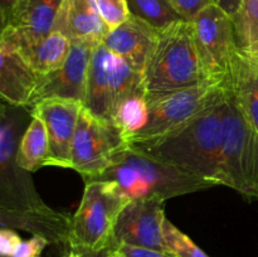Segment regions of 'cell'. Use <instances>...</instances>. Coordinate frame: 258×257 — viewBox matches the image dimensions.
<instances>
[{
  "label": "cell",
  "instance_id": "cell-1",
  "mask_svg": "<svg viewBox=\"0 0 258 257\" xmlns=\"http://www.w3.org/2000/svg\"><path fill=\"white\" fill-rule=\"evenodd\" d=\"M226 100L227 96L218 105L168 135L127 145L189 175L216 185H226L222 169V123Z\"/></svg>",
  "mask_w": 258,
  "mask_h": 257
},
{
  "label": "cell",
  "instance_id": "cell-2",
  "mask_svg": "<svg viewBox=\"0 0 258 257\" xmlns=\"http://www.w3.org/2000/svg\"><path fill=\"white\" fill-rule=\"evenodd\" d=\"M209 81L197 47L193 22L179 20L156 30L143 71L146 95L173 92Z\"/></svg>",
  "mask_w": 258,
  "mask_h": 257
},
{
  "label": "cell",
  "instance_id": "cell-3",
  "mask_svg": "<svg viewBox=\"0 0 258 257\" xmlns=\"http://www.w3.org/2000/svg\"><path fill=\"white\" fill-rule=\"evenodd\" d=\"M96 180L113 181L130 201H166L216 186L214 183L183 173L127 144L115 154L112 164Z\"/></svg>",
  "mask_w": 258,
  "mask_h": 257
},
{
  "label": "cell",
  "instance_id": "cell-4",
  "mask_svg": "<svg viewBox=\"0 0 258 257\" xmlns=\"http://www.w3.org/2000/svg\"><path fill=\"white\" fill-rule=\"evenodd\" d=\"M128 202L113 181H86L81 204L71 219L67 244L77 252L111 248L116 221Z\"/></svg>",
  "mask_w": 258,
  "mask_h": 257
},
{
  "label": "cell",
  "instance_id": "cell-5",
  "mask_svg": "<svg viewBox=\"0 0 258 257\" xmlns=\"http://www.w3.org/2000/svg\"><path fill=\"white\" fill-rule=\"evenodd\" d=\"M222 169L226 186L258 201V133L247 121L231 87L222 123Z\"/></svg>",
  "mask_w": 258,
  "mask_h": 257
},
{
  "label": "cell",
  "instance_id": "cell-6",
  "mask_svg": "<svg viewBox=\"0 0 258 257\" xmlns=\"http://www.w3.org/2000/svg\"><path fill=\"white\" fill-rule=\"evenodd\" d=\"M228 90L229 83L209 81L173 92L146 95L149 108L148 123L143 130L130 136L126 144L161 138L180 128L222 102Z\"/></svg>",
  "mask_w": 258,
  "mask_h": 257
},
{
  "label": "cell",
  "instance_id": "cell-7",
  "mask_svg": "<svg viewBox=\"0 0 258 257\" xmlns=\"http://www.w3.org/2000/svg\"><path fill=\"white\" fill-rule=\"evenodd\" d=\"M191 22L199 55L208 78L214 82L229 83L239 54L233 18L212 3Z\"/></svg>",
  "mask_w": 258,
  "mask_h": 257
},
{
  "label": "cell",
  "instance_id": "cell-8",
  "mask_svg": "<svg viewBox=\"0 0 258 257\" xmlns=\"http://www.w3.org/2000/svg\"><path fill=\"white\" fill-rule=\"evenodd\" d=\"M126 146L121 131L113 123L96 117L83 106L71 148V169L86 181L96 180L112 164L118 150Z\"/></svg>",
  "mask_w": 258,
  "mask_h": 257
},
{
  "label": "cell",
  "instance_id": "cell-9",
  "mask_svg": "<svg viewBox=\"0 0 258 257\" xmlns=\"http://www.w3.org/2000/svg\"><path fill=\"white\" fill-rule=\"evenodd\" d=\"M97 43L90 39L71 40V49L66 62L57 71L39 78L27 108H33L40 101L48 98H66L83 103L88 67Z\"/></svg>",
  "mask_w": 258,
  "mask_h": 257
},
{
  "label": "cell",
  "instance_id": "cell-10",
  "mask_svg": "<svg viewBox=\"0 0 258 257\" xmlns=\"http://www.w3.org/2000/svg\"><path fill=\"white\" fill-rule=\"evenodd\" d=\"M164 202L161 199H134L122 209L113 228L111 248L135 246L166 251L164 242Z\"/></svg>",
  "mask_w": 258,
  "mask_h": 257
},
{
  "label": "cell",
  "instance_id": "cell-11",
  "mask_svg": "<svg viewBox=\"0 0 258 257\" xmlns=\"http://www.w3.org/2000/svg\"><path fill=\"white\" fill-rule=\"evenodd\" d=\"M15 123L7 110L2 107L0 127V208L20 209L44 206L30 180L29 171L17 163Z\"/></svg>",
  "mask_w": 258,
  "mask_h": 257
},
{
  "label": "cell",
  "instance_id": "cell-12",
  "mask_svg": "<svg viewBox=\"0 0 258 257\" xmlns=\"http://www.w3.org/2000/svg\"><path fill=\"white\" fill-rule=\"evenodd\" d=\"M83 103L66 98H48L30 108V115L44 122L49 143L47 166L71 169V148Z\"/></svg>",
  "mask_w": 258,
  "mask_h": 257
},
{
  "label": "cell",
  "instance_id": "cell-13",
  "mask_svg": "<svg viewBox=\"0 0 258 257\" xmlns=\"http://www.w3.org/2000/svg\"><path fill=\"white\" fill-rule=\"evenodd\" d=\"M62 0H17L3 8V33L17 45L34 44L53 32Z\"/></svg>",
  "mask_w": 258,
  "mask_h": 257
},
{
  "label": "cell",
  "instance_id": "cell-14",
  "mask_svg": "<svg viewBox=\"0 0 258 257\" xmlns=\"http://www.w3.org/2000/svg\"><path fill=\"white\" fill-rule=\"evenodd\" d=\"M39 77L15 43L0 37V95L9 105L27 107Z\"/></svg>",
  "mask_w": 258,
  "mask_h": 257
},
{
  "label": "cell",
  "instance_id": "cell-15",
  "mask_svg": "<svg viewBox=\"0 0 258 257\" xmlns=\"http://www.w3.org/2000/svg\"><path fill=\"white\" fill-rule=\"evenodd\" d=\"M2 228H18L40 236L49 243H68L72 216L48 206L20 209L0 208Z\"/></svg>",
  "mask_w": 258,
  "mask_h": 257
},
{
  "label": "cell",
  "instance_id": "cell-16",
  "mask_svg": "<svg viewBox=\"0 0 258 257\" xmlns=\"http://www.w3.org/2000/svg\"><path fill=\"white\" fill-rule=\"evenodd\" d=\"M156 30L144 20L130 15L126 22L110 30L102 43L111 53L123 58L134 71L143 75Z\"/></svg>",
  "mask_w": 258,
  "mask_h": 257
},
{
  "label": "cell",
  "instance_id": "cell-17",
  "mask_svg": "<svg viewBox=\"0 0 258 257\" xmlns=\"http://www.w3.org/2000/svg\"><path fill=\"white\" fill-rule=\"evenodd\" d=\"M53 30L62 33L71 40L96 42H101L110 32L98 14L95 0H62Z\"/></svg>",
  "mask_w": 258,
  "mask_h": 257
},
{
  "label": "cell",
  "instance_id": "cell-18",
  "mask_svg": "<svg viewBox=\"0 0 258 257\" xmlns=\"http://www.w3.org/2000/svg\"><path fill=\"white\" fill-rule=\"evenodd\" d=\"M111 52L102 40L96 44L88 67L87 85L83 106L96 117L112 122L110 110V88H108V59Z\"/></svg>",
  "mask_w": 258,
  "mask_h": 257
},
{
  "label": "cell",
  "instance_id": "cell-19",
  "mask_svg": "<svg viewBox=\"0 0 258 257\" xmlns=\"http://www.w3.org/2000/svg\"><path fill=\"white\" fill-rule=\"evenodd\" d=\"M2 34L10 38L5 33L2 32ZM15 45H17V43H15ZM17 48L24 55V58L28 60L30 67L34 70V72L37 73L38 77L40 78L62 67L63 63L67 59L68 53H70L71 39H68L62 33L53 30L47 37H44L42 40L34 43V44L24 45V47L17 45Z\"/></svg>",
  "mask_w": 258,
  "mask_h": 257
},
{
  "label": "cell",
  "instance_id": "cell-20",
  "mask_svg": "<svg viewBox=\"0 0 258 257\" xmlns=\"http://www.w3.org/2000/svg\"><path fill=\"white\" fill-rule=\"evenodd\" d=\"M229 87L247 121L258 133V62L239 53Z\"/></svg>",
  "mask_w": 258,
  "mask_h": 257
},
{
  "label": "cell",
  "instance_id": "cell-21",
  "mask_svg": "<svg viewBox=\"0 0 258 257\" xmlns=\"http://www.w3.org/2000/svg\"><path fill=\"white\" fill-rule=\"evenodd\" d=\"M30 116L32 121L18 145L17 163L22 169L33 173L42 166H47L49 143L42 118L35 115Z\"/></svg>",
  "mask_w": 258,
  "mask_h": 257
},
{
  "label": "cell",
  "instance_id": "cell-22",
  "mask_svg": "<svg viewBox=\"0 0 258 257\" xmlns=\"http://www.w3.org/2000/svg\"><path fill=\"white\" fill-rule=\"evenodd\" d=\"M108 88L111 117L113 122V115L118 106L131 95L145 90L143 85V75L134 71L123 58L111 53L108 59Z\"/></svg>",
  "mask_w": 258,
  "mask_h": 257
},
{
  "label": "cell",
  "instance_id": "cell-23",
  "mask_svg": "<svg viewBox=\"0 0 258 257\" xmlns=\"http://www.w3.org/2000/svg\"><path fill=\"white\" fill-rule=\"evenodd\" d=\"M149 108L145 90L126 98L113 115V125L121 131L125 141L143 130L148 123Z\"/></svg>",
  "mask_w": 258,
  "mask_h": 257
},
{
  "label": "cell",
  "instance_id": "cell-24",
  "mask_svg": "<svg viewBox=\"0 0 258 257\" xmlns=\"http://www.w3.org/2000/svg\"><path fill=\"white\" fill-rule=\"evenodd\" d=\"M130 14L144 20L155 29H163L183 19L170 0H127Z\"/></svg>",
  "mask_w": 258,
  "mask_h": 257
},
{
  "label": "cell",
  "instance_id": "cell-25",
  "mask_svg": "<svg viewBox=\"0 0 258 257\" xmlns=\"http://www.w3.org/2000/svg\"><path fill=\"white\" fill-rule=\"evenodd\" d=\"M233 23L239 53L249 54L258 45V0H243Z\"/></svg>",
  "mask_w": 258,
  "mask_h": 257
},
{
  "label": "cell",
  "instance_id": "cell-26",
  "mask_svg": "<svg viewBox=\"0 0 258 257\" xmlns=\"http://www.w3.org/2000/svg\"><path fill=\"white\" fill-rule=\"evenodd\" d=\"M164 242L166 252L176 257H209L201 247L197 246L185 233L176 228L170 221L164 222Z\"/></svg>",
  "mask_w": 258,
  "mask_h": 257
},
{
  "label": "cell",
  "instance_id": "cell-27",
  "mask_svg": "<svg viewBox=\"0 0 258 257\" xmlns=\"http://www.w3.org/2000/svg\"><path fill=\"white\" fill-rule=\"evenodd\" d=\"M96 8L108 29L112 30L130 18L127 0H95Z\"/></svg>",
  "mask_w": 258,
  "mask_h": 257
},
{
  "label": "cell",
  "instance_id": "cell-28",
  "mask_svg": "<svg viewBox=\"0 0 258 257\" xmlns=\"http://www.w3.org/2000/svg\"><path fill=\"white\" fill-rule=\"evenodd\" d=\"M170 3L176 12L183 17V19L189 22H191L207 5L212 4L211 0H170Z\"/></svg>",
  "mask_w": 258,
  "mask_h": 257
},
{
  "label": "cell",
  "instance_id": "cell-29",
  "mask_svg": "<svg viewBox=\"0 0 258 257\" xmlns=\"http://www.w3.org/2000/svg\"><path fill=\"white\" fill-rule=\"evenodd\" d=\"M49 243L40 236H33L28 241H23L12 257H40L43 249Z\"/></svg>",
  "mask_w": 258,
  "mask_h": 257
},
{
  "label": "cell",
  "instance_id": "cell-30",
  "mask_svg": "<svg viewBox=\"0 0 258 257\" xmlns=\"http://www.w3.org/2000/svg\"><path fill=\"white\" fill-rule=\"evenodd\" d=\"M22 242V238L12 228H2L0 231V253L2 256L12 257Z\"/></svg>",
  "mask_w": 258,
  "mask_h": 257
},
{
  "label": "cell",
  "instance_id": "cell-31",
  "mask_svg": "<svg viewBox=\"0 0 258 257\" xmlns=\"http://www.w3.org/2000/svg\"><path fill=\"white\" fill-rule=\"evenodd\" d=\"M118 251L122 252L125 257H176L173 253L166 251H159V249L144 248V247L135 246H120Z\"/></svg>",
  "mask_w": 258,
  "mask_h": 257
},
{
  "label": "cell",
  "instance_id": "cell-32",
  "mask_svg": "<svg viewBox=\"0 0 258 257\" xmlns=\"http://www.w3.org/2000/svg\"><path fill=\"white\" fill-rule=\"evenodd\" d=\"M211 2L213 3V4L218 5L219 8H222V9H223L227 14L231 15L232 18H234L238 14L243 0H211Z\"/></svg>",
  "mask_w": 258,
  "mask_h": 257
},
{
  "label": "cell",
  "instance_id": "cell-33",
  "mask_svg": "<svg viewBox=\"0 0 258 257\" xmlns=\"http://www.w3.org/2000/svg\"><path fill=\"white\" fill-rule=\"evenodd\" d=\"M111 248L101 249V251H78L80 257H108Z\"/></svg>",
  "mask_w": 258,
  "mask_h": 257
},
{
  "label": "cell",
  "instance_id": "cell-34",
  "mask_svg": "<svg viewBox=\"0 0 258 257\" xmlns=\"http://www.w3.org/2000/svg\"><path fill=\"white\" fill-rule=\"evenodd\" d=\"M108 257H125V254L122 253V252H120L118 249H110V252H108Z\"/></svg>",
  "mask_w": 258,
  "mask_h": 257
},
{
  "label": "cell",
  "instance_id": "cell-35",
  "mask_svg": "<svg viewBox=\"0 0 258 257\" xmlns=\"http://www.w3.org/2000/svg\"><path fill=\"white\" fill-rule=\"evenodd\" d=\"M64 257H80V253H78L77 251H73V249H72V251H71L70 253L66 254Z\"/></svg>",
  "mask_w": 258,
  "mask_h": 257
},
{
  "label": "cell",
  "instance_id": "cell-36",
  "mask_svg": "<svg viewBox=\"0 0 258 257\" xmlns=\"http://www.w3.org/2000/svg\"><path fill=\"white\" fill-rule=\"evenodd\" d=\"M5 2H9V4H12V3L17 2V0H5Z\"/></svg>",
  "mask_w": 258,
  "mask_h": 257
}]
</instances>
